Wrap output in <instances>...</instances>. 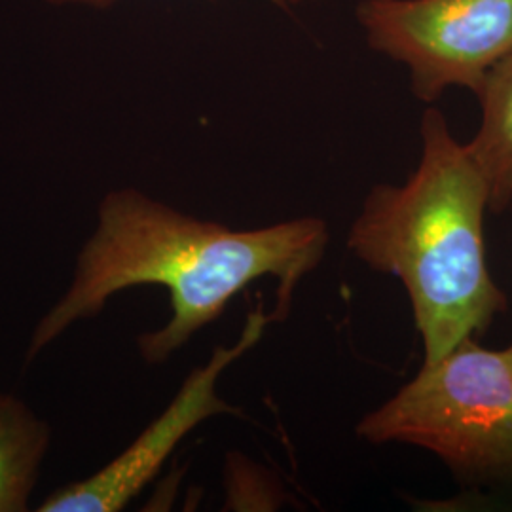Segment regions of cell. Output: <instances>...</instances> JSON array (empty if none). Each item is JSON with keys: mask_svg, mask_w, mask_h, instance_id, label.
<instances>
[{"mask_svg": "<svg viewBox=\"0 0 512 512\" xmlns=\"http://www.w3.org/2000/svg\"><path fill=\"white\" fill-rule=\"evenodd\" d=\"M274 321V313H266L262 304L256 306V310L247 315L238 342L228 348L219 346L205 365L194 368L175 399L120 456L88 478L57 488L42 501L37 511H124L135 495L141 494L148 482L160 473L165 459L192 429L215 416L238 414V408L226 403L217 391L220 374L249 349L255 348Z\"/></svg>", "mask_w": 512, "mask_h": 512, "instance_id": "5", "label": "cell"}, {"mask_svg": "<svg viewBox=\"0 0 512 512\" xmlns=\"http://www.w3.org/2000/svg\"><path fill=\"white\" fill-rule=\"evenodd\" d=\"M359 19L372 48L408 67L423 101L452 86L478 92L512 52V0H365Z\"/></svg>", "mask_w": 512, "mask_h": 512, "instance_id": "4", "label": "cell"}, {"mask_svg": "<svg viewBox=\"0 0 512 512\" xmlns=\"http://www.w3.org/2000/svg\"><path fill=\"white\" fill-rule=\"evenodd\" d=\"M329 245L325 220L300 217L256 230H232L158 202L135 188L109 192L95 230L76 256L73 279L31 334V363L110 298L141 285L169 293L171 319L137 338L148 365H162L190 338L215 323L230 300L262 277L277 279L275 321L291 308L294 289Z\"/></svg>", "mask_w": 512, "mask_h": 512, "instance_id": "1", "label": "cell"}, {"mask_svg": "<svg viewBox=\"0 0 512 512\" xmlns=\"http://www.w3.org/2000/svg\"><path fill=\"white\" fill-rule=\"evenodd\" d=\"M52 427L12 393L0 391V512L31 509Z\"/></svg>", "mask_w": 512, "mask_h": 512, "instance_id": "6", "label": "cell"}, {"mask_svg": "<svg viewBox=\"0 0 512 512\" xmlns=\"http://www.w3.org/2000/svg\"><path fill=\"white\" fill-rule=\"evenodd\" d=\"M372 444H414L458 475L512 480V359L467 338L357 425Z\"/></svg>", "mask_w": 512, "mask_h": 512, "instance_id": "3", "label": "cell"}, {"mask_svg": "<svg viewBox=\"0 0 512 512\" xmlns=\"http://www.w3.org/2000/svg\"><path fill=\"white\" fill-rule=\"evenodd\" d=\"M48 2H57V4H67V2H74V4H107L110 0H48ZM275 4H287L293 0H270Z\"/></svg>", "mask_w": 512, "mask_h": 512, "instance_id": "8", "label": "cell"}, {"mask_svg": "<svg viewBox=\"0 0 512 512\" xmlns=\"http://www.w3.org/2000/svg\"><path fill=\"white\" fill-rule=\"evenodd\" d=\"M507 351H509V355H511V359H512V346H511V348L507 349Z\"/></svg>", "mask_w": 512, "mask_h": 512, "instance_id": "9", "label": "cell"}, {"mask_svg": "<svg viewBox=\"0 0 512 512\" xmlns=\"http://www.w3.org/2000/svg\"><path fill=\"white\" fill-rule=\"evenodd\" d=\"M418 169L403 186L380 184L349 230L348 247L366 266L403 281L425 361L476 338L507 310L484 251L488 184L467 145L439 110L421 122Z\"/></svg>", "mask_w": 512, "mask_h": 512, "instance_id": "2", "label": "cell"}, {"mask_svg": "<svg viewBox=\"0 0 512 512\" xmlns=\"http://www.w3.org/2000/svg\"><path fill=\"white\" fill-rule=\"evenodd\" d=\"M476 95L482 124L467 148L488 184L490 209L499 213L512 202V52L495 63Z\"/></svg>", "mask_w": 512, "mask_h": 512, "instance_id": "7", "label": "cell"}]
</instances>
